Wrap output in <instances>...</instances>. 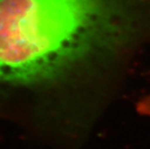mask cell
<instances>
[{"mask_svg":"<svg viewBox=\"0 0 150 149\" xmlns=\"http://www.w3.org/2000/svg\"><path fill=\"white\" fill-rule=\"evenodd\" d=\"M150 41V0H0V103L87 127Z\"/></svg>","mask_w":150,"mask_h":149,"instance_id":"obj_1","label":"cell"},{"mask_svg":"<svg viewBox=\"0 0 150 149\" xmlns=\"http://www.w3.org/2000/svg\"><path fill=\"white\" fill-rule=\"evenodd\" d=\"M137 112L144 116H150V93L142 97L137 103Z\"/></svg>","mask_w":150,"mask_h":149,"instance_id":"obj_2","label":"cell"}]
</instances>
